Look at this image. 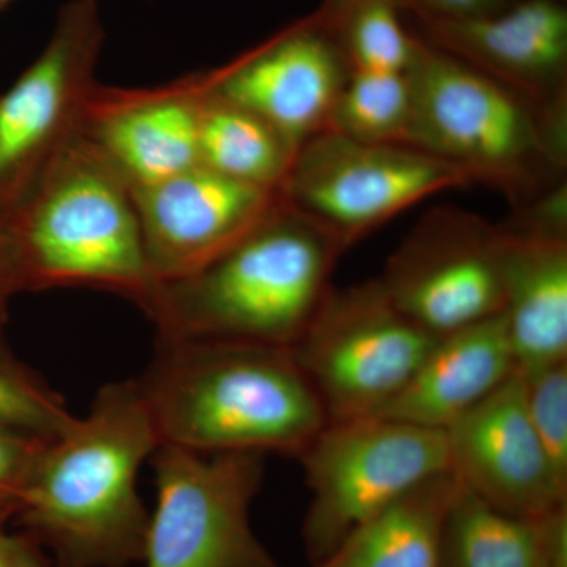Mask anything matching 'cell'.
I'll return each mask as SVG.
<instances>
[{
  "label": "cell",
  "instance_id": "1",
  "mask_svg": "<svg viewBox=\"0 0 567 567\" xmlns=\"http://www.w3.org/2000/svg\"><path fill=\"white\" fill-rule=\"evenodd\" d=\"M159 446L136 379L107 383L84 416L41 443L14 517L52 567L142 561L151 513L137 475Z\"/></svg>",
  "mask_w": 567,
  "mask_h": 567
},
{
  "label": "cell",
  "instance_id": "2",
  "mask_svg": "<svg viewBox=\"0 0 567 567\" xmlns=\"http://www.w3.org/2000/svg\"><path fill=\"white\" fill-rule=\"evenodd\" d=\"M136 380L162 446L298 457L328 423L284 347L159 336Z\"/></svg>",
  "mask_w": 567,
  "mask_h": 567
},
{
  "label": "cell",
  "instance_id": "3",
  "mask_svg": "<svg viewBox=\"0 0 567 567\" xmlns=\"http://www.w3.org/2000/svg\"><path fill=\"white\" fill-rule=\"evenodd\" d=\"M344 252L279 197L237 244L185 278L156 284L144 306L163 338L290 349L331 289Z\"/></svg>",
  "mask_w": 567,
  "mask_h": 567
},
{
  "label": "cell",
  "instance_id": "4",
  "mask_svg": "<svg viewBox=\"0 0 567 567\" xmlns=\"http://www.w3.org/2000/svg\"><path fill=\"white\" fill-rule=\"evenodd\" d=\"M405 74L406 145L503 194L514 212L566 182L567 111L532 102L417 35Z\"/></svg>",
  "mask_w": 567,
  "mask_h": 567
},
{
  "label": "cell",
  "instance_id": "5",
  "mask_svg": "<svg viewBox=\"0 0 567 567\" xmlns=\"http://www.w3.org/2000/svg\"><path fill=\"white\" fill-rule=\"evenodd\" d=\"M18 270L35 286H92L142 305L155 287L136 204L104 164L70 162L21 233Z\"/></svg>",
  "mask_w": 567,
  "mask_h": 567
},
{
  "label": "cell",
  "instance_id": "6",
  "mask_svg": "<svg viewBox=\"0 0 567 567\" xmlns=\"http://www.w3.org/2000/svg\"><path fill=\"white\" fill-rule=\"evenodd\" d=\"M298 458L312 494L303 537L315 566L417 484L451 472L445 431L383 416L328 421Z\"/></svg>",
  "mask_w": 567,
  "mask_h": 567
},
{
  "label": "cell",
  "instance_id": "7",
  "mask_svg": "<svg viewBox=\"0 0 567 567\" xmlns=\"http://www.w3.org/2000/svg\"><path fill=\"white\" fill-rule=\"evenodd\" d=\"M435 338L399 311L377 278L331 287L289 350L328 421H339L380 412Z\"/></svg>",
  "mask_w": 567,
  "mask_h": 567
},
{
  "label": "cell",
  "instance_id": "8",
  "mask_svg": "<svg viewBox=\"0 0 567 567\" xmlns=\"http://www.w3.org/2000/svg\"><path fill=\"white\" fill-rule=\"evenodd\" d=\"M470 185L457 167L412 145L323 132L298 148L279 194L347 251L425 197Z\"/></svg>",
  "mask_w": 567,
  "mask_h": 567
},
{
  "label": "cell",
  "instance_id": "9",
  "mask_svg": "<svg viewBox=\"0 0 567 567\" xmlns=\"http://www.w3.org/2000/svg\"><path fill=\"white\" fill-rule=\"evenodd\" d=\"M151 464L156 507L142 558L145 567H279L249 522L262 484L264 456L163 445Z\"/></svg>",
  "mask_w": 567,
  "mask_h": 567
},
{
  "label": "cell",
  "instance_id": "10",
  "mask_svg": "<svg viewBox=\"0 0 567 567\" xmlns=\"http://www.w3.org/2000/svg\"><path fill=\"white\" fill-rule=\"evenodd\" d=\"M379 281L432 336L494 319L505 306L502 230L475 213L436 208L406 235Z\"/></svg>",
  "mask_w": 567,
  "mask_h": 567
},
{
  "label": "cell",
  "instance_id": "11",
  "mask_svg": "<svg viewBox=\"0 0 567 567\" xmlns=\"http://www.w3.org/2000/svg\"><path fill=\"white\" fill-rule=\"evenodd\" d=\"M352 69L319 11L224 69L208 92L270 123L300 148L327 132Z\"/></svg>",
  "mask_w": 567,
  "mask_h": 567
},
{
  "label": "cell",
  "instance_id": "12",
  "mask_svg": "<svg viewBox=\"0 0 567 567\" xmlns=\"http://www.w3.org/2000/svg\"><path fill=\"white\" fill-rule=\"evenodd\" d=\"M450 470L488 505L525 518L567 506V486L537 439L516 371L445 431Z\"/></svg>",
  "mask_w": 567,
  "mask_h": 567
},
{
  "label": "cell",
  "instance_id": "13",
  "mask_svg": "<svg viewBox=\"0 0 567 567\" xmlns=\"http://www.w3.org/2000/svg\"><path fill=\"white\" fill-rule=\"evenodd\" d=\"M279 197L203 164L136 188L134 204L155 282L185 278L212 262L262 221Z\"/></svg>",
  "mask_w": 567,
  "mask_h": 567
},
{
  "label": "cell",
  "instance_id": "14",
  "mask_svg": "<svg viewBox=\"0 0 567 567\" xmlns=\"http://www.w3.org/2000/svg\"><path fill=\"white\" fill-rule=\"evenodd\" d=\"M405 21L420 39L532 102L567 111V9L563 0H516L499 13L473 20L405 17Z\"/></svg>",
  "mask_w": 567,
  "mask_h": 567
},
{
  "label": "cell",
  "instance_id": "15",
  "mask_svg": "<svg viewBox=\"0 0 567 567\" xmlns=\"http://www.w3.org/2000/svg\"><path fill=\"white\" fill-rule=\"evenodd\" d=\"M517 371L503 315L436 336L402 390L372 416L446 431Z\"/></svg>",
  "mask_w": 567,
  "mask_h": 567
},
{
  "label": "cell",
  "instance_id": "16",
  "mask_svg": "<svg viewBox=\"0 0 567 567\" xmlns=\"http://www.w3.org/2000/svg\"><path fill=\"white\" fill-rule=\"evenodd\" d=\"M100 40L93 0L71 2L47 50L0 100V178L54 133Z\"/></svg>",
  "mask_w": 567,
  "mask_h": 567
},
{
  "label": "cell",
  "instance_id": "17",
  "mask_svg": "<svg viewBox=\"0 0 567 567\" xmlns=\"http://www.w3.org/2000/svg\"><path fill=\"white\" fill-rule=\"evenodd\" d=\"M502 230L505 319L518 372L567 361V237Z\"/></svg>",
  "mask_w": 567,
  "mask_h": 567
},
{
  "label": "cell",
  "instance_id": "18",
  "mask_svg": "<svg viewBox=\"0 0 567 567\" xmlns=\"http://www.w3.org/2000/svg\"><path fill=\"white\" fill-rule=\"evenodd\" d=\"M440 567H567V506L543 518L511 516L461 487Z\"/></svg>",
  "mask_w": 567,
  "mask_h": 567
},
{
  "label": "cell",
  "instance_id": "19",
  "mask_svg": "<svg viewBox=\"0 0 567 567\" xmlns=\"http://www.w3.org/2000/svg\"><path fill=\"white\" fill-rule=\"evenodd\" d=\"M461 487L451 472L429 477L354 529L316 567H440L443 528Z\"/></svg>",
  "mask_w": 567,
  "mask_h": 567
},
{
  "label": "cell",
  "instance_id": "20",
  "mask_svg": "<svg viewBox=\"0 0 567 567\" xmlns=\"http://www.w3.org/2000/svg\"><path fill=\"white\" fill-rule=\"evenodd\" d=\"M200 99H162L114 112L102 125L103 148L136 188L199 166Z\"/></svg>",
  "mask_w": 567,
  "mask_h": 567
},
{
  "label": "cell",
  "instance_id": "21",
  "mask_svg": "<svg viewBox=\"0 0 567 567\" xmlns=\"http://www.w3.org/2000/svg\"><path fill=\"white\" fill-rule=\"evenodd\" d=\"M298 148L245 107L204 93L199 117L200 164L233 181L279 192Z\"/></svg>",
  "mask_w": 567,
  "mask_h": 567
},
{
  "label": "cell",
  "instance_id": "22",
  "mask_svg": "<svg viewBox=\"0 0 567 567\" xmlns=\"http://www.w3.org/2000/svg\"><path fill=\"white\" fill-rule=\"evenodd\" d=\"M410 117L412 89L405 73L352 71L327 132L365 144H406Z\"/></svg>",
  "mask_w": 567,
  "mask_h": 567
},
{
  "label": "cell",
  "instance_id": "23",
  "mask_svg": "<svg viewBox=\"0 0 567 567\" xmlns=\"http://www.w3.org/2000/svg\"><path fill=\"white\" fill-rule=\"evenodd\" d=\"M327 21L352 71L405 73L412 63L416 35L395 0H353Z\"/></svg>",
  "mask_w": 567,
  "mask_h": 567
},
{
  "label": "cell",
  "instance_id": "24",
  "mask_svg": "<svg viewBox=\"0 0 567 567\" xmlns=\"http://www.w3.org/2000/svg\"><path fill=\"white\" fill-rule=\"evenodd\" d=\"M62 395L0 347V429L50 440L74 421Z\"/></svg>",
  "mask_w": 567,
  "mask_h": 567
},
{
  "label": "cell",
  "instance_id": "25",
  "mask_svg": "<svg viewBox=\"0 0 567 567\" xmlns=\"http://www.w3.org/2000/svg\"><path fill=\"white\" fill-rule=\"evenodd\" d=\"M520 375L529 421L548 462L567 486V361Z\"/></svg>",
  "mask_w": 567,
  "mask_h": 567
},
{
  "label": "cell",
  "instance_id": "26",
  "mask_svg": "<svg viewBox=\"0 0 567 567\" xmlns=\"http://www.w3.org/2000/svg\"><path fill=\"white\" fill-rule=\"evenodd\" d=\"M43 442L0 429V520L17 514L22 488Z\"/></svg>",
  "mask_w": 567,
  "mask_h": 567
},
{
  "label": "cell",
  "instance_id": "27",
  "mask_svg": "<svg viewBox=\"0 0 567 567\" xmlns=\"http://www.w3.org/2000/svg\"><path fill=\"white\" fill-rule=\"evenodd\" d=\"M516 0H395L409 18L432 20H473L506 10Z\"/></svg>",
  "mask_w": 567,
  "mask_h": 567
},
{
  "label": "cell",
  "instance_id": "28",
  "mask_svg": "<svg viewBox=\"0 0 567 567\" xmlns=\"http://www.w3.org/2000/svg\"><path fill=\"white\" fill-rule=\"evenodd\" d=\"M0 520V567H52L51 559L31 537L11 535Z\"/></svg>",
  "mask_w": 567,
  "mask_h": 567
},
{
  "label": "cell",
  "instance_id": "29",
  "mask_svg": "<svg viewBox=\"0 0 567 567\" xmlns=\"http://www.w3.org/2000/svg\"><path fill=\"white\" fill-rule=\"evenodd\" d=\"M352 2L353 0H323L322 6L319 7V13L322 14L324 20H333Z\"/></svg>",
  "mask_w": 567,
  "mask_h": 567
},
{
  "label": "cell",
  "instance_id": "30",
  "mask_svg": "<svg viewBox=\"0 0 567 567\" xmlns=\"http://www.w3.org/2000/svg\"><path fill=\"white\" fill-rule=\"evenodd\" d=\"M3 282H6V270H3L2 264H0V293H2Z\"/></svg>",
  "mask_w": 567,
  "mask_h": 567
},
{
  "label": "cell",
  "instance_id": "31",
  "mask_svg": "<svg viewBox=\"0 0 567 567\" xmlns=\"http://www.w3.org/2000/svg\"><path fill=\"white\" fill-rule=\"evenodd\" d=\"M6 2H7V0H0V3H6Z\"/></svg>",
  "mask_w": 567,
  "mask_h": 567
}]
</instances>
